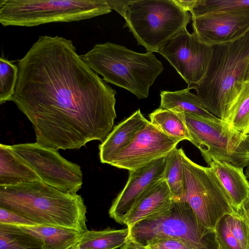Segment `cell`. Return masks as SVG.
Wrapping results in <instances>:
<instances>
[{
	"label": "cell",
	"mask_w": 249,
	"mask_h": 249,
	"mask_svg": "<svg viewBox=\"0 0 249 249\" xmlns=\"http://www.w3.org/2000/svg\"><path fill=\"white\" fill-rule=\"evenodd\" d=\"M249 11V0H196L189 11L192 18L210 13Z\"/></svg>",
	"instance_id": "obj_25"
},
{
	"label": "cell",
	"mask_w": 249,
	"mask_h": 249,
	"mask_svg": "<svg viewBox=\"0 0 249 249\" xmlns=\"http://www.w3.org/2000/svg\"><path fill=\"white\" fill-rule=\"evenodd\" d=\"M0 249H44L41 239L24 227L0 224Z\"/></svg>",
	"instance_id": "obj_22"
},
{
	"label": "cell",
	"mask_w": 249,
	"mask_h": 249,
	"mask_svg": "<svg viewBox=\"0 0 249 249\" xmlns=\"http://www.w3.org/2000/svg\"><path fill=\"white\" fill-rule=\"evenodd\" d=\"M230 124L242 133L249 134V83L243 84Z\"/></svg>",
	"instance_id": "obj_27"
},
{
	"label": "cell",
	"mask_w": 249,
	"mask_h": 249,
	"mask_svg": "<svg viewBox=\"0 0 249 249\" xmlns=\"http://www.w3.org/2000/svg\"><path fill=\"white\" fill-rule=\"evenodd\" d=\"M184 193L187 202L200 223L214 231L224 215L236 212L223 185L213 170L191 160L183 153Z\"/></svg>",
	"instance_id": "obj_9"
},
{
	"label": "cell",
	"mask_w": 249,
	"mask_h": 249,
	"mask_svg": "<svg viewBox=\"0 0 249 249\" xmlns=\"http://www.w3.org/2000/svg\"><path fill=\"white\" fill-rule=\"evenodd\" d=\"M173 202L172 195L164 178L150 185L125 216L123 224L128 228L137 222L167 210Z\"/></svg>",
	"instance_id": "obj_15"
},
{
	"label": "cell",
	"mask_w": 249,
	"mask_h": 249,
	"mask_svg": "<svg viewBox=\"0 0 249 249\" xmlns=\"http://www.w3.org/2000/svg\"><path fill=\"white\" fill-rule=\"evenodd\" d=\"M69 249H88L86 248H84L83 247H82L80 246L79 243H77V244H75L74 245L72 246L71 248H70Z\"/></svg>",
	"instance_id": "obj_37"
},
{
	"label": "cell",
	"mask_w": 249,
	"mask_h": 249,
	"mask_svg": "<svg viewBox=\"0 0 249 249\" xmlns=\"http://www.w3.org/2000/svg\"><path fill=\"white\" fill-rule=\"evenodd\" d=\"M230 229L243 249H249V222L240 210L227 214Z\"/></svg>",
	"instance_id": "obj_28"
},
{
	"label": "cell",
	"mask_w": 249,
	"mask_h": 249,
	"mask_svg": "<svg viewBox=\"0 0 249 249\" xmlns=\"http://www.w3.org/2000/svg\"><path fill=\"white\" fill-rule=\"evenodd\" d=\"M124 18L127 27L147 52H158L192 19L173 0H129Z\"/></svg>",
	"instance_id": "obj_5"
},
{
	"label": "cell",
	"mask_w": 249,
	"mask_h": 249,
	"mask_svg": "<svg viewBox=\"0 0 249 249\" xmlns=\"http://www.w3.org/2000/svg\"><path fill=\"white\" fill-rule=\"evenodd\" d=\"M11 147L42 182L69 194H76L81 188L83 174L80 166L62 157L58 151L36 142L17 144Z\"/></svg>",
	"instance_id": "obj_10"
},
{
	"label": "cell",
	"mask_w": 249,
	"mask_h": 249,
	"mask_svg": "<svg viewBox=\"0 0 249 249\" xmlns=\"http://www.w3.org/2000/svg\"><path fill=\"white\" fill-rule=\"evenodd\" d=\"M18 68L4 58H0V103L11 101L15 91Z\"/></svg>",
	"instance_id": "obj_26"
},
{
	"label": "cell",
	"mask_w": 249,
	"mask_h": 249,
	"mask_svg": "<svg viewBox=\"0 0 249 249\" xmlns=\"http://www.w3.org/2000/svg\"><path fill=\"white\" fill-rule=\"evenodd\" d=\"M148 249H206L195 243L178 238H168L158 240L148 244Z\"/></svg>",
	"instance_id": "obj_30"
},
{
	"label": "cell",
	"mask_w": 249,
	"mask_h": 249,
	"mask_svg": "<svg viewBox=\"0 0 249 249\" xmlns=\"http://www.w3.org/2000/svg\"><path fill=\"white\" fill-rule=\"evenodd\" d=\"M24 227L41 239L44 249H69L79 242L84 233L77 230L53 226Z\"/></svg>",
	"instance_id": "obj_20"
},
{
	"label": "cell",
	"mask_w": 249,
	"mask_h": 249,
	"mask_svg": "<svg viewBox=\"0 0 249 249\" xmlns=\"http://www.w3.org/2000/svg\"><path fill=\"white\" fill-rule=\"evenodd\" d=\"M240 210L249 222V195L243 202Z\"/></svg>",
	"instance_id": "obj_35"
},
{
	"label": "cell",
	"mask_w": 249,
	"mask_h": 249,
	"mask_svg": "<svg viewBox=\"0 0 249 249\" xmlns=\"http://www.w3.org/2000/svg\"><path fill=\"white\" fill-rule=\"evenodd\" d=\"M121 249H148L146 247L132 240L129 237Z\"/></svg>",
	"instance_id": "obj_34"
},
{
	"label": "cell",
	"mask_w": 249,
	"mask_h": 249,
	"mask_svg": "<svg viewBox=\"0 0 249 249\" xmlns=\"http://www.w3.org/2000/svg\"><path fill=\"white\" fill-rule=\"evenodd\" d=\"M182 148L176 147L165 157L164 178L170 189L173 201H182L184 193Z\"/></svg>",
	"instance_id": "obj_24"
},
{
	"label": "cell",
	"mask_w": 249,
	"mask_h": 249,
	"mask_svg": "<svg viewBox=\"0 0 249 249\" xmlns=\"http://www.w3.org/2000/svg\"><path fill=\"white\" fill-rule=\"evenodd\" d=\"M216 174L238 211L249 195V181L243 169L213 159L205 160Z\"/></svg>",
	"instance_id": "obj_18"
},
{
	"label": "cell",
	"mask_w": 249,
	"mask_h": 249,
	"mask_svg": "<svg viewBox=\"0 0 249 249\" xmlns=\"http://www.w3.org/2000/svg\"><path fill=\"white\" fill-rule=\"evenodd\" d=\"M245 174L246 177L247 178L248 180L249 181V164L246 168Z\"/></svg>",
	"instance_id": "obj_38"
},
{
	"label": "cell",
	"mask_w": 249,
	"mask_h": 249,
	"mask_svg": "<svg viewBox=\"0 0 249 249\" xmlns=\"http://www.w3.org/2000/svg\"><path fill=\"white\" fill-rule=\"evenodd\" d=\"M0 224L20 227H31L38 225L21 215L1 207H0Z\"/></svg>",
	"instance_id": "obj_31"
},
{
	"label": "cell",
	"mask_w": 249,
	"mask_h": 249,
	"mask_svg": "<svg viewBox=\"0 0 249 249\" xmlns=\"http://www.w3.org/2000/svg\"><path fill=\"white\" fill-rule=\"evenodd\" d=\"M227 215L218 221L214 229L219 249H243L230 229Z\"/></svg>",
	"instance_id": "obj_29"
},
{
	"label": "cell",
	"mask_w": 249,
	"mask_h": 249,
	"mask_svg": "<svg viewBox=\"0 0 249 249\" xmlns=\"http://www.w3.org/2000/svg\"><path fill=\"white\" fill-rule=\"evenodd\" d=\"M150 122L166 135L178 140L192 138L186 124L183 112L159 107L149 115Z\"/></svg>",
	"instance_id": "obj_21"
},
{
	"label": "cell",
	"mask_w": 249,
	"mask_h": 249,
	"mask_svg": "<svg viewBox=\"0 0 249 249\" xmlns=\"http://www.w3.org/2000/svg\"><path fill=\"white\" fill-rule=\"evenodd\" d=\"M192 140L204 160L213 159L243 168L249 164V134L217 118L210 119L183 113Z\"/></svg>",
	"instance_id": "obj_8"
},
{
	"label": "cell",
	"mask_w": 249,
	"mask_h": 249,
	"mask_svg": "<svg viewBox=\"0 0 249 249\" xmlns=\"http://www.w3.org/2000/svg\"><path fill=\"white\" fill-rule=\"evenodd\" d=\"M42 181L41 178L12 149L0 144V186Z\"/></svg>",
	"instance_id": "obj_17"
},
{
	"label": "cell",
	"mask_w": 249,
	"mask_h": 249,
	"mask_svg": "<svg viewBox=\"0 0 249 249\" xmlns=\"http://www.w3.org/2000/svg\"><path fill=\"white\" fill-rule=\"evenodd\" d=\"M0 207L38 225L88 231L87 209L81 196L62 192L42 181L0 186Z\"/></svg>",
	"instance_id": "obj_2"
},
{
	"label": "cell",
	"mask_w": 249,
	"mask_h": 249,
	"mask_svg": "<svg viewBox=\"0 0 249 249\" xmlns=\"http://www.w3.org/2000/svg\"><path fill=\"white\" fill-rule=\"evenodd\" d=\"M190 88L204 78L212 54V47L200 42L186 28L159 50Z\"/></svg>",
	"instance_id": "obj_11"
},
{
	"label": "cell",
	"mask_w": 249,
	"mask_h": 249,
	"mask_svg": "<svg viewBox=\"0 0 249 249\" xmlns=\"http://www.w3.org/2000/svg\"><path fill=\"white\" fill-rule=\"evenodd\" d=\"M245 82L249 83V63L246 72V75L245 77Z\"/></svg>",
	"instance_id": "obj_36"
},
{
	"label": "cell",
	"mask_w": 249,
	"mask_h": 249,
	"mask_svg": "<svg viewBox=\"0 0 249 249\" xmlns=\"http://www.w3.org/2000/svg\"><path fill=\"white\" fill-rule=\"evenodd\" d=\"M128 229L129 237L144 247L161 239L178 238L206 249H219L214 231L200 223L184 201H173L167 210L140 221Z\"/></svg>",
	"instance_id": "obj_7"
},
{
	"label": "cell",
	"mask_w": 249,
	"mask_h": 249,
	"mask_svg": "<svg viewBox=\"0 0 249 249\" xmlns=\"http://www.w3.org/2000/svg\"><path fill=\"white\" fill-rule=\"evenodd\" d=\"M129 0H106L109 7L117 11L123 18L126 4Z\"/></svg>",
	"instance_id": "obj_32"
},
{
	"label": "cell",
	"mask_w": 249,
	"mask_h": 249,
	"mask_svg": "<svg viewBox=\"0 0 249 249\" xmlns=\"http://www.w3.org/2000/svg\"><path fill=\"white\" fill-rule=\"evenodd\" d=\"M148 123L138 109L128 118L115 126L99 146L101 162L109 164L132 142L137 133Z\"/></svg>",
	"instance_id": "obj_16"
},
{
	"label": "cell",
	"mask_w": 249,
	"mask_h": 249,
	"mask_svg": "<svg viewBox=\"0 0 249 249\" xmlns=\"http://www.w3.org/2000/svg\"><path fill=\"white\" fill-rule=\"evenodd\" d=\"M165 166V157H163L138 169L129 171L124 187L109 210L110 217L123 224L125 216L142 194L152 183L163 178Z\"/></svg>",
	"instance_id": "obj_14"
},
{
	"label": "cell",
	"mask_w": 249,
	"mask_h": 249,
	"mask_svg": "<svg viewBox=\"0 0 249 249\" xmlns=\"http://www.w3.org/2000/svg\"><path fill=\"white\" fill-rule=\"evenodd\" d=\"M128 228L115 230L107 228L101 231H87L78 242L88 249H116L123 246L129 238Z\"/></svg>",
	"instance_id": "obj_23"
},
{
	"label": "cell",
	"mask_w": 249,
	"mask_h": 249,
	"mask_svg": "<svg viewBox=\"0 0 249 249\" xmlns=\"http://www.w3.org/2000/svg\"><path fill=\"white\" fill-rule=\"evenodd\" d=\"M11 101L32 124L36 142L56 151L103 142L116 118V91L90 69L72 41L40 36L18 60Z\"/></svg>",
	"instance_id": "obj_1"
},
{
	"label": "cell",
	"mask_w": 249,
	"mask_h": 249,
	"mask_svg": "<svg viewBox=\"0 0 249 249\" xmlns=\"http://www.w3.org/2000/svg\"><path fill=\"white\" fill-rule=\"evenodd\" d=\"M180 142L164 133L149 122L109 164L129 171H134L165 157Z\"/></svg>",
	"instance_id": "obj_12"
},
{
	"label": "cell",
	"mask_w": 249,
	"mask_h": 249,
	"mask_svg": "<svg viewBox=\"0 0 249 249\" xmlns=\"http://www.w3.org/2000/svg\"><path fill=\"white\" fill-rule=\"evenodd\" d=\"M190 89L187 87L175 91H161L160 107L210 119H217L204 107L198 96L192 93Z\"/></svg>",
	"instance_id": "obj_19"
},
{
	"label": "cell",
	"mask_w": 249,
	"mask_h": 249,
	"mask_svg": "<svg viewBox=\"0 0 249 249\" xmlns=\"http://www.w3.org/2000/svg\"><path fill=\"white\" fill-rule=\"evenodd\" d=\"M80 55L105 82L129 91L139 99L148 97L150 87L163 71L153 53H137L109 42L96 44Z\"/></svg>",
	"instance_id": "obj_4"
},
{
	"label": "cell",
	"mask_w": 249,
	"mask_h": 249,
	"mask_svg": "<svg viewBox=\"0 0 249 249\" xmlns=\"http://www.w3.org/2000/svg\"><path fill=\"white\" fill-rule=\"evenodd\" d=\"M192 19L197 39L211 47L235 41L249 31V11L210 13Z\"/></svg>",
	"instance_id": "obj_13"
},
{
	"label": "cell",
	"mask_w": 249,
	"mask_h": 249,
	"mask_svg": "<svg viewBox=\"0 0 249 249\" xmlns=\"http://www.w3.org/2000/svg\"><path fill=\"white\" fill-rule=\"evenodd\" d=\"M180 8L187 11H190L195 5L196 0H173Z\"/></svg>",
	"instance_id": "obj_33"
},
{
	"label": "cell",
	"mask_w": 249,
	"mask_h": 249,
	"mask_svg": "<svg viewBox=\"0 0 249 249\" xmlns=\"http://www.w3.org/2000/svg\"><path fill=\"white\" fill-rule=\"evenodd\" d=\"M249 63V31L233 42L212 46L204 78L189 88L213 115L230 124Z\"/></svg>",
	"instance_id": "obj_3"
},
{
	"label": "cell",
	"mask_w": 249,
	"mask_h": 249,
	"mask_svg": "<svg viewBox=\"0 0 249 249\" xmlns=\"http://www.w3.org/2000/svg\"><path fill=\"white\" fill-rule=\"evenodd\" d=\"M106 0H0V23L34 27L90 19L111 12Z\"/></svg>",
	"instance_id": "obj_6"
}]
</instances>
